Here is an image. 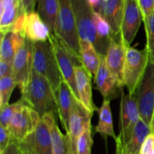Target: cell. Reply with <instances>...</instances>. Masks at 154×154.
<instances>
[{
  "label": "cell",
  "instance_id": "6da1fadb",
  "mask_svg": "<svg viewBox=\"0 0 154 154\" xmlns=\"http://www.w3.org/2000/svg\"><path fill=\"white\" fill-rule=\"evenodd\" d=\"M21 99L42 117L48 114L58 117L57 99L51 84L33 69Z\"/></svg>",
  "mask_w": 154,
  "mask_h": 154
},
{
  "label": "cell",
  "instance_id": "7a4b0ae2",
  "mask_svg": "<svg viewBox=\"0 0 154 154\" xmlns=\"http://www.w3.org/2000/svg\"><path fill=\"white\" fill-rule=\"evenodd\" d=\"M32 69L49 81L56 93L63 78L49 40L33 43Z\"/></svg>",
  "mask_w": 154,
  "mask_h": 154
},
{
  "label": "cell",
  "instance_id": "3957f363",
  "mask_svg": "<svg viewBox=\"0 0 154 154\" xmlns=\"http://www.w3.org/2000/svg\"><path fill=\"white\" fill-rule=\"evenodd\" d=\"M59 9L54 34L63 39L80 57V38L71 0H58Z\"/></svg>",
  "mask_w": 154,
  "mask_h": 154
},
{
  "label": "cell",
  "instance_id": "277c9868",
  "mask_svg": "<svg viewBox=\"0 0 154 154\" xmlns=\"http://www.w3.org/2000/svg\"><path fill=\"white\" fill-rule=\"evenodd\" d=\"M49 42H51L54 49L63 79L69 86L74 96L79 100L76 88L75 67L82 65L81 58L75 54L66 45V42L57 35L51 33Z\"/></svg>",
  "mask_w": 154,
  "mask_h": 154
},
{
  "label": "cell",
  "instance_id": "5b68a950",
  "mask_svg": "<svg viewBox=\"0 0 154 154\" xmlns=\"http://www.w3.org/2000/svg\"><path fill=\"white\" fill-rule=\"evenodd\" d=\"M75 14L77 29L80 40L90 42L99 54L106 55V51L98 38L94 23L93 12L88 0H71Z\"/></svg>",
  "mask_w": 154,
  "mask_h": 154
},
{
  "label": "cell",
  "instance_id": "8992f818",
  "mask_svg": "<svg viewBox=\"0 0 154 154\" xmlns=\"http://www.w3.org/2000/svg\"><path fill=\"white\" fill-rule=\"evenodd\" d=\"M148 62L149 54L146 47L142 50L127 47L123 70V84L129 94L135 95Z\"/></svg>",
  "mask_w": 154,
  "mask_h": 154
},
{
  "label": "cell",
  "instance_id": "52a82bcc",
  "mask_svg": "<svg viewBox=\"0 0 154 154\" xmlns=\"http://www.w3.org/2000/svg\"><path fill=\"white\" fill-rule=\"evenodd\" d=\"M140 117L150 126L154 111V63L149 61L135 93Z\"/></svg>",
  "mask_w": 154,
  "mask_h": 154
},
{
  "label": "cell",
  "instance_id": "ba28073f",
  "mask_svg": "<svg viewBox=\"0 0 154 154\" xmlns=\"http://www.w3.org/2000/svg\"><path fill=\"white\" fill-rule=\"evenodd\" d=\"M120 96V125L117 138L124 144L129 139L135 125L141 117L135 95L129 94V93L126 94L123 88Z\"/></svg>",
  "mask_w": 154,
  "mask_h": 154
},
{
  "label": "cell",
  "instance_id": "9c48e42d",
  "mask_svg": "<svg viewBox=\"0 0 154 154\" xmlns=\"http://www.w3.org/2000/svg\"><path fill=\"white\" fill-rule=\"evenodd\" d=\"M18 144L23 154H53L51 131L42 117L34 130Z\"/></svg>",
  "mask_w": 154,
  "mask_h": 154
},
{
  "label": "cell",
  "instance_id": "30bf717a",
  "mask_svg": "<svg viewBox=\"0 0 154 154\" xmlns=\"http://www.w3.org/2000/svg\"><path fill=\"white\" fill-rule=\"evenodd\" d=\"M42 117L25 104L14 115L8 129L11 133L13 141L19 143L31 133Z\"/></svg>",
  "mask_w": 154,
  "mask_h": 154
},
{
  "label": "cell",
  "instance_id": "8fae6325",
  "mask_svg": "<svg viewBox=\"0 0 154 154\" xmlns=\"http://www.w3.org/2000/svg\"><path fill=\"white\" fill-rule=\"evenodd\" d=\"M33 42L25 38L23 45L14 58L13 75L21 94L23 93L32 71Z\"/></svg>",
  "mask_w": 154,
  "mask_h": 154
},
{
  "label": "cell",
  "instance_id": "7c38bea8",
  "mask_svg": "<svg viewBox=\"0 0 154 154\" xmlns=\"http://www.w3.org/2000/svg\"><path fill=\"white\" fill-rule=\"evenodd\" d=\"M143 16L138 0H125L120 35L126 47H130L139 30Z\"/></svg>",
  "mask_w": 154,
  "mask_h": 154
},
{
  "label": "cell",
  "instance_id": "4fadbf2b",
  "mask_svg": "<svg viewBox=\"0 0 154 154\" xmlns=\"http://www.w3.org/2000/svg\"><path fill=\"white\" fill-rule=\"evenodd\" d=\"M96 88L105 100H112L121 94L123 88L107 66L105 56L100 54V63L94 77Z\"/></svg>",
  "mask_w": 154,
  "mask_h": 154
},
{
  "label": "cell",
  "instance_id": "5bb4252c",
  "mask_svg": "<svg viewBox=\"0 0 154 154\" xmlns=\"http://www.w3.org/2000/svg\"><path fill=\"white\" fill-rule=\"evenodd\" d=\"M92 116L93 114L90 113L78 99H75L70 114L69 129L67 133L72 143L73 154H78V138L83 133L86 126L91 123Z\"/></svg>",
  "mask_w": 154,
  "mask_h": 154
},
{
  "label": "cell",
  "instance_id": "9a60e30c",
  "mask_svg": "<svg viewBox=\"0 0 154 154\" xmlns=\"http://www.w3.org/2000/svg\"><path fill=\"white\" fill-rule=\"evenodd\" d=\"M126 48L127 47L122 39L121 35L117 37L112 36L105 55V60L108 69L123 87V70Z\"/></svg>",
  "mask_w": 154,
  "mask_h": 154
},
{
  "label": "cell",
  "instance_id": "2e32d148",
  "mask_svg": "<svg viewBox=\"0 0 154 154\" xmlns=\"http://www.w3.org/2000/svg\"><path fill=\"white\" fill-rule=\"evenodd\" d=\"M51 32L36 11L26 14L23 26V35L33 43L49 40Z\"/></svg>",
  "mask_w": 154,
  "mask_h": 154
},
{
  "label": "cell",
  "instance_id": "e0dca14e",
  "mask_svg": "<svg viewBox=\"0 0 154 154\" xmlns=\"http://www.w3.org/2000/svg\"><path fill=\"white\" fill-rule=\"evenodd\" d=\"M76 88L78 94V99L83 105L93 114L98 108L93 103V92H92V76L91 74L81 66L75 67Z\"/></svg>",
  "mask_w": 154,
  "mask_h": 154
},
{
  "label": "cell",
  "instance_id": "ac0fdd59",
  "mask_svg": "<svg viewBox=\"0 0 154 154\" xmlns=\"http://www.w3.org/2000/svg\"><path fill=\"white\" fill-rule=\"evenodd\" d=\"M55 96L58 109V117L60 120L63 128L66 133H68L69 129L70 114L74 101L77 98L74 96L70 87L64 79L60 84L58 90L56 91Z\"/></svg>",
  "mask_w": 154,
  "mask_h": 154
},
{
  "label": "cell",
  "instance_id": "d6986e66",
  "mask_svg": "<svg viewBox=\"0 0 154 154\" xmlns=\"http://www.w3.org/2000/svg\"><path fill=\"white\" fill-rule=\"evenodd\" d=\"M26 14L23 0H0V32L11 31L19 18Z\"/></svg>",
  "mask_w": 154,
  "mask_h": 154
},
{
  "label": "cell",
  "instance_id": "ffe728a7",
  "mask_svg": "<svg viewBox=\"0 0 154 154\" xmlns=\"http://www.w3.org/2000/svg\"><path fill=\"white\" fill-rule=\"evenodd\" d=\"M42 118L51 131L53 154H73L70 138L67 133L64 134L60 131L57 122V116L48 114Z\"/></svg>",
  "mask_w": 154,
  "mask_h": 154
},
{
  "label": "cell",
  "instance_id": "44dd1931",
  "mask_svg": "<svg viewBox=\"0 0 154 154\" xmlns=\"http://www.w3.org/2000/svg\"><path fill=\"white\" fill-rule=\"evenodd\" d=\"M125 0H104L99 13L106 20L112 29V36L120 35Z\"/></svg>",
  "mask_w": 154,
  "mask_h": 154
},
{
  "label": "cell",
  "instance_id": "7402d4cb",
  "mask_svg": "<svg viewBox=\"0 0 154 154\" xmlns=\"http://www.w3.org/2000/svg\"><path fill=\"white\" fill-rule=\"evenodd\" d=\"M25 42V37L22 34L12 31L1 32L0 60L13 63L14 58L18 50Z\"/></svg>",
  "mask_w": 154,
  "mask_h": 154
},
{
  "label": "cell",
  "instance_id": "603a6c76",
  "mask_svg": "<svg viewBox=\"0 0 154 154\" xmlns=\"http://www.w3.org/2000/svg\"><path fill=\"white\" fill-rule=\"evenodd\" d=\"M99 122L96 127V132L99 134L106 141L107 137H111L114 141L117 138L113 125L112 112L111 108V101L104 99L102 105L98 109Z\"/></svg>",
  "mask_w": 154,
  "mask_h": 154
},
{
  "label": "cell",
  "instance_id": "cb8c5ba5",
  "mask_svg": "<svg viewBox=\"0 0 154 154\" xmlns=\"http://www.w3.org/2000/svg\"><path fill=\"white\" fill-rule=\"evenodd\" d=\"M80 58L84 67L94 78L99 69L100 54L91 42L80 40Z\"/></svg>",
  "mask_w": 154,
  "mask_h": 154
},
{
  "label": "cell",
  "instance_id": "d4e9b609",
  "mask_svg": "<svg viewBox=\"0 0 154 154\" xmlns=\"http://www.w3.org/2000/svg\"><path fill=\"white\" fill-rule=\"evenodd\" d=\"M151 133L150 126L140 119L135 125L129 139L126 144H123L126 153L128 154H140L143 143L147 137Z\"/></svg>",
  "mask_w": 154,
  "mask_h": 154
},
{
  "label": "cell",
  "instance_id": "484cf974",
  "mask_svg": "<svg viewBox=\"0 0 154 154\" xmlns=\"http://www.w3.org/2000/svg\"><path fill=\"white\" fill-rule=\"evenodd\" d=\"M58 0H36V12L54 34L58 14Z\"/></svg>",
  "mask_w": 154,
  "mask_h": 154
},
{
  "label": "cell",
  "instance_id": "4316f807",
  "mask_svg": "<svg viewBox=\"0 0 154 154\" xmlns=\"http://www.w3.org/2000/svg\"><path fill=\"white\" fill-rule=\"evenodd\" d=\"M93 23L98 38L107 53L111 38L113 35L111 26L99 12H93Z\"/></svg>",
  "mask_w": 154,
  "mask_h": 154
},
{
  "label": "cell",
  "instance_id": "83f0119b",
  "mask_svg": "<svg viewBox=\"0 0 154 154\" xmlns=\"http://www.w3.org/2000/svg\"><path fill=\"white\" fill-rule=\"evenodd\" d=\"M16 87L13 74L0 78V108L8 105L11 93Z\"/></svg>",
  "mask_w": 154,
  "mask_h": 154
},
{
  "label": "cell",
  "instance_id": "f1b7e54d",
  "mask_svg": "<svg viewBox=\"0 0 154 154\" xmlns=\"http://www.w3.org/2000/svg\"><path fill=\"white\" fill-rule=\"evenodd\" d=\"M25 102L22 99H20L16 102L12 104H8L5 106L1 108V113H0V126H4L5 128H8L10 122L12 117L15 114V113L23 106L25 105Z\"/></svg>",
  "mask_w": 154,
  "mask_h": 154
},
{
  "label": "cell",
  "instance_id": "f546056e",
  "mask_svg": "<svg viewBox=\"0 0 154 154\" xmlns=\"http://www.w3.org/2000/svg\"><path fill=\"white\" fill-rule=\"evenodd\" d=\"M93 140L92 136V125L89 123L81 134L78 141V154H91Z\"/></svg>",
  "mask_w": 154,
  "mask_h": 154
},
{
  "label": "cell",
  "instance_id": "4dcf8cb0",
  "mask_svg": "<svg viewBox=\"0 0 154 154\" xmlns=\"http://www.w3.org/2000/svg\"><path fill=\"white\" fill-rule=\"evenodd\" d=\"M147 37V48L149 54V61L154 63V13L150 17L143 20Z\"/></svg>",
  "mask_w": 154,
  "mask_h": 154
},
{
  "label": "cell",
  "instance_id": "1f68e13d",
  "mask_svg": "<svg viewBox=\"0 0 154 154\" xmlns=\"http://www.w3.org/2000/svg\"><path fill=\"white\" fill-rule=\"evenodd\" d=\"M143 16V20L150 17L154 13V0H138Z\"/></svg>",
  "mask_w": 154,
  "mask_h": 154
},
{
  "label": "cell",
  "instance_id": "d6a6232c",
  "mask_svg": "<svg viewBox=\"0 0 154 154\" xmlns=\"http://www.w3.org/2000/svg\"><path fill=\"white\" fill-rule=\"evenodd\" d=\"M13 141L11 133L8 128L0 126V153Z\"/></svg>",
  "mask_w": 154,
  "mask_h": 154
},
{
  "label": "cell",
  "instance_id": "836d02e7",
  "mask_svg": "<svg viewBox=\"0 0 154 154\" xmlns=\"http://www.w3.org/2000/svg\"><path fill=\"white\" fill-rule=\"evenodd\" d=\"M154 150V134L151 133L147 137L141 146L140 154H149Z\"/></svg>",
  "mask_w": 154,
  "mask_h": 154
},
{
  "label": "cell",
  "instance_id": "e575fe53",
  "mask_svg": "<svg viewBox=\"0 0 154 154\" xmlns=\"http://www.w3.org/2000/svg\"><path fill=\"white\" fill-rule=\"evenodd\" d=\"M13 74V63L0 60V78Z\"/></svg>",
  "mask_w": 154,
  "mask_h": 154
},
{
  "label": "cell",
  "instance_id": "d590c367",
  "mask_svg": "<svg viewBox=\"0 0 154 154\" xmlns=\"http://www.w3.org/2000/svg\"><path fill=\"white\" fill-rule=\"evenodd\" d=\"M0 154H23L19 144L16 141H12Z\"/></svg>",
  "mask_w": 154,
  "mask_h": 154
},
{
  "label": "cell",
  "instance_id": "8d00e7d4",
  "mask_svg": "<svg viewBox=\"0 0 154 154\" xmlns=\"http://www.w3.org/2000/svg\"><path fill=\"white\" fill-rule=\"evenodd\" d=\"M23 4L26 14L35 11L36 0H23Z\"/></svg>",
  "mask_w": 154,
  "mask_h": 154
},
{
  "label": "cell",
  "instance_id": "74e56055",
  "mask_svg": "<svg viewBox=\"0 0 154 154\" xmlns=\"http://www.w3.org/2000/svg\"><path fill=\"white\" fill-rule=\"evenodd\" d=\"M104 0H88L90 6L95 12H99Z\"/></svg>",
  "mask_w": 154,
  "mask_h": 154
},
{
  "label": "cell",
  "instance_id": "f35d334b",
  "mask_svg": "<svg viewBox=\"0 0 154 154\" xmlns=\"http://www.w3.org/2000/svg\"><path fill=\"white\" fill-rule=\"evenodd\" d=\"M115 142H116V152L114 154H128L126 152V150H125L123 143L121 142V141H120V139L117 138Z\"/></svg>",
  "mask_w": 154,
  "mask_h": 154
},
{
  "label": "cell",
  "instance_id": "ab89813d",
  "mask_svg": "<svg viewBox=\"0 0 154 154\" xmlns=\"http://www.w3.org/2000/svg\"><path fill=\"white\" fill-rule=\"evenodd\" d=\"M150 129H151L152 133L154 134V111H153V116H152V119H151V122H150Z\"/></svg>",
  "mask_w": 154,
  "mask_h": 154
}]
</instances>
